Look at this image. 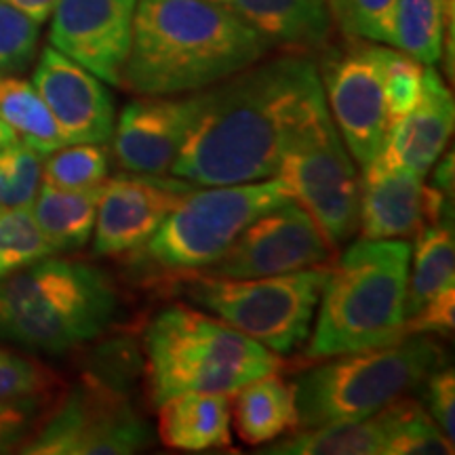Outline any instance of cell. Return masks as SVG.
Segmentation results:
<instances>
[{"label":"cell","instance_id":"cell-1","mask_svg":"<svg viewBox=\"0 0 455 455\" xmlns=\"http://www.w3.org/2000/svg\"><path fill=\"white\" fill-rule=\"evenodd\" d=\"M310 55L261 57L213 87L198 108L171 175L195 186H230L275 178L289 140L325 106Z\"/></svg>","mask_w":455,"mask_h":455},{"label":"cell","instance_id":"cell-2","mask_svg":"<svg viewBox=\"0 0 455 455\" xmlns=\"http://www.w3.org/2000/svg\"><path fill=\"white\" fill-rule=\"evenodd\" d=\"M268 55L228 4L138 0L121 87L150 98L209 89Z\"/></svg>","mask_w":455,"mask_h":455},{"label":"cell","instance_id":"cell-3","mask_svg":"<svg viewBox=\"0 0 455 455\" xmlns=\"http://www.w3.org/2000/svg\"><path fill=\"white\" fill-rule=\"evenodd\" d=\"M118 301L104 270L49 255L0 278V338L64 355L104 335Z\"/></svg>","mask_w":455,"mask_h":455},{"label":"cell","instance_id":"cell-4","mask_svg":"<svg viewBox=\"0 0 455 455\" xmlns=\"http://www.w3.org/2000/svg\"><path fill=\"white\" fill-rule=\"evenodd\" d=\"M411 244L358 238L329 268L318 298L308 358H329L405 338Z\"/></svg>","mask_w":455,"mask_h":455},{"label":"cell","instance_id":"cell-5","mask_svg":"<svg viewBox=\"0 0 455 455\" xmlns=\"http://www.w3.org/2000/svg\"><path fill=\"white\" fill-rule=\"evenodd\" d=\"M144 350L155 407L180 392L232 395L243 384L281 369L276 352L186 304L167 306L152 318Z\"/></svg>","mask_w":455,"mask_h":455},{"label":"cell","instance_id":"cell-6","mask_svg":"<svg viewBox=\"0 0 455 455\" xmlns=\"http://www.w3.org/2000/svg\"><path fill=\"white\" fill-rule=\"evenodd\" d=\"M443 350L426 335H405L384 346L329 356L295 379V403L301 430L333 422L371 418L419 388L443 367Z\"/></svg>","mask_w":455,"mask_h":455},{"label":"cell","instance_id":"cell-7","mask_svg":"<svg viewBox=\"0 0 455 455\" xmlns=\"http://www.w3.org/2000/svg\"><path fill=\"white\" fill-rule=\"evenodd\" d=\"M289 198L276 178L195 188L135 253L164 272H201L215 264L253 220Z\"/></svg>","mask_w":455,"mask_h":455},{"label":"cell","instance_id":"cell-8","mask_svg":"<svg viewBox=\"0 0 455 455\" xmlns=\"http://www.w3.org/2000/svg\"><path fill=\"white\" fill-rule=\"evenodd\" d=\"M327 275L325 266L259 278L198 275L186 283L184 293L268 350L287 355L308 339Z\"/></svg>","mask_w":455,"mask_h":455},{"label":"cell","instance_id":"cell-9","mask_svg":"<svg viewBox=\"0 0 455 455\" xmlns=\"http://www.w3.org/2000/svg\"><path fill=\"white\" fill-rule=\"evenodd\" d=\"M275 178L287 188L291 201L312 215L329 243H344L355 235L361 178L327 104L295 131Z\"/></svg>","mask_w":455,"mask_h":455},{"label":"cell","instance_id":"cell-10","mask_svg":"<svg viewBox=\"0 0 455 455\" xmlns=\"http://www.w3.org/2000/svg\"><path fill=\"white\" fill-rule=\"evenodd\" d=\"M150 424L110 375L76 386L21 443L28 455H131L150 447Z\"/></svg>","mask_w":455,"mask_h":455},{"label":"cell","instance_id":"cell-11","mask_svg":"<svg viewBox=\"0 0 455 455\" xmlns=\"http://www.w3.org/2000/svg\"><path fill=\"white\" fill-rule=\"evenodd\" d=\"M323 51L318 76L329 116L352 161L363 171L378 156L388 129L379 44L350 38L346 47Z\"/></svg>","mask_w":455,"mask_h":455},{"label":"cell","instance_id":"cell-12","mask_svg":"<svg viewBox=\"0 0 455 455\" xmlns=\"http://www.w3.org/2000/svg\"><path fill=\"white\" fill-rule=\"evenodd\" d=\"M331 247L312 215L289 198L253 220L232 247L198 275L220 278L289 275L325 264L331 258Z\"/></svg>","mask_w":455,"mask_h":455},{"label":"cell","instance_id":"cell-13","mask_svg":"<svg viewBox=\"0 0 455 455\" xmlns=\"http://www.w3.org/2000/svg\"><path fill=\"white\" fill-rule=\"evenodd\" d=\"M195 188L175 175L131 171L106 180L100 192L93 251L104 258L138 251Z\"/></svg>","mask_w":455,"mask_h":455},{"label":"cell","instance_id":"cell-14","mask_svg":"<svg viewBox=\"0 0 455 455\" xmlns=\"http://www.w3.org/2000/svg\"><path fill=\"white\" fill-rule=\"evenodd\" d=\"M138 0H57L51 47L112 87H121Z\"/></svg>","mask_w":455,"mask_h":455},{"label":"cell","instance_id":"cell-15","mask_svg":"<svg viewBox=\"0 0 455 455\" xmlns=\"http://www.w3.org/2000/svg\"><path fill=\"white\" fill-rule=\"evenodd\" d=\"M196 108L198 91L171 98L141 95L124 106L110 138L118 164L131 173L171 175Z\"/></svg>","mask_w":455,"mask_h":455},{"label":"cell","instance_id":"cell-16","mask_svg":"<svg viewBox=\"0 0 455 455\" xmlns=\"http://www.w3.org/2000/svg\"><path fill=\"white\" fill-rule=\"evenodd\" d=\"M32 84L38 91L68 144H108L112 138L114 101L95 74L70 57L43 49L34 68Z\"/></svg>","mask_w":455,"mask_h":455},{"label":"cell","instance_id":"cell-17","mask_svg":"<svg viewBox=\"0 0 455 455\" xmlns=\"http://www.w3.org/2000/svg\"><path fill=\"white\" fill-rule=\"evenodd\" d=\"M455 106L435 66L424 68L422 95L409 114L386 129L378 156L386 164L405 167L426 178L435 167L453 133Z\"/></svg>","mask_w":455,"mask_h":455},{"label":"cell","instance_id":"cell-18","mask_svg":"<svg viewBox=\"0 0 455 455\" xmlns=\"http://www.w3.org/2000/svg\"><path fill=\"white\" fill-rule=\"evenodd\" d=\"M358 228L363 238H407L424 224V178L405 167L386 164L379 158L361 171Z\"/></svg>","mask_w":455,"mask_h":455},{"label":"cell","instance_id":"cell-19","mask_svg":"<svg viewBox=\"0 0 455 455\" xmlns=\"http://www.w3.org/2000/svg\"><path fill=\"white\" fill-rule=\"evenodd\" d=\"M266 47L312 55L329 43L333 20L327 0H230L228 4Z\"/></svg>","mask_w":455,"mask_h":455},{"label":"cell","instance_id":"cell-20","mask_svg":"<svg viewBox=\"0 0 455 455\" xmlns=\"http://www.w3.org/2000/svg\"><path fill=\"white\" fill-rule=\"evenodd\" d=\"M158 409V439L178 451H209L230 447V395L180 392Z\"/></svg>","mask_w":455,"mask_h":455},{"label":"cell","instance_id":"cell-21","mask_svg":"<svg viewBox=\"0 0 455 455\" xmlns=\"http://www.w3.org/2000/svg\"><path fill=\"white\" fill-rule=\"evenodd\" d=\"M230 396H235L230 403L235 430L247 445H268L299 426L295 386L276 371L243 384Z\"/></svg>","mask_w":455,"mask_h":455},{"label":"cell","instance_id":"cell-22","mask_svg":"<svg viewBox=\"0 0 455 455\" xmlns=\"http://www.w3.org/2000/svg\"><path fill=\"white\" fill-rule=\"evenodd\" d=\"M100 192L101 186L61 190L43 181L30 212L53 253L76 251L89 243L98 218Z\"/></svg>","mask_w":455,"mask_h":455},{"label":"cell","instance_id":"cell-23","mask_svg":"<svg viewBox=\"0 0 455 455\" xmlns=\"http://www.w3.org/2000/svg\"><path fill=\"white\" fill-rule=\"evenodd\" d=\"M415 238L413 272L407 281L405 321L436 295L455 287L453 228L445 221H426Z\"/></svg>","mask_w":455,"mask_h":455},{"label":"cell","instance_id":"cell-24","mask_svg":"<svg viewBox=\"0 0 455 455\" xmlns=\"http://www.w3.org/2000/svg\"><path fill=\"white\" fill-rule=\"evenodd\" d=\"M386 428L379 413L356 422H333L272 441L261 453L272 455H384Z\"/></svg>","mask_w":455,"mask_h":455},{"label":"cell","instance_id":"cell-25","mask_svg":"<svg viewBox=\"0 0 455 455\" xmlns=\"http://www.w3.org/2000/svg\"><path fill=\"white\" fill-rule=\"evenodd\" d=\"M0 118L21 144L38 155L49 156L51 152L68 146L53 114L34 84L9 74L0 76Z\"/></svg>","mask_w":455,"mask_h":455},{"label":"cell","instance_id":"cell-26","mask_svg":"<svg viewBox=\"0 0 455 455\" xmlns=\"http://www.w3.org/2000/svg\"><path fill=\"white\" fill-rule=\"evenodd\" d=\"M453 4V0H396L392 47L424 66L439 64L447 13L455 9Z\"/></svg>","mask_w":455,"mask_h":455},{"label":"cell","instance_id":"cell-27","mask_svg":"<svg viewBox=\"0 0 455 455\" xmlns=\"http://www.w3.org/2000/svg\"><path fill=\"white\" fill-rule=\"evenodd\" d=\"M378 413L386 428L384 455L453 453V441L415 398H409L407 395L398 396Z\"/></svg>","mask_w":455,"mask_h":455},{"label":"cell","instance_id":"cell-28","mask_svg":"<svg viewBox=\"0 0 455 455\" xmlns=\"http://www.w3.org/2000/svg\"><path fill=\"white\" fill-rule=\"evenodd\" d=\"M104 144H68L51 152L43 164V181L61 190H89L108 180Z\"/></svg>","mask_w":455,"mask_h":455},{"label":"cell","instance_id":"cell-29","mask_svg":"<svg viewBox=\"0 0 455 455\" xmlns=\"http://www.w3.org/2000/svg\"><path fill=\"white\" fill-rule=\"evenodd\" d=\"M53 255V249L38 230L30 207L0 212V278Z\"/></svg>","mask_w":455,"mask_h":455},{"label":"cell","instance_id":"cell-30","mask_svg":"<svg viewBox=\"0 0 455 455\" xmlns=\"http://www.w3.org/2000/svg\"><path fill=\"white\" fill-rule=\"evenodd\" d=\"M379 60H382L386 116H388V124H392L411 112L419 101L424 64H419L405 51L382 47V44H379Z\"/></svg>","mask_w":455,"mask_h":455},{"label":"cell","instance_id":"cell-31","mask_svg":"<svg viewBox=\"0 0 455 455\" xmlns=\"http://www.w3.org/2000/svg\"><path fill=\"white\" fill-rule=\"evenodd\" d=\"M43 184V155L17 141L0 152V209L32 207Z\"/></svg>","mask_w":455,"mask_h":455},{"label":"cell","instance_id":"cell-32","mask_svg":"<svg viewBox=\"0 0 455 455\" xmlns=\"http://www.w3.org/2000/svg\"><path fill=\"white\" fill-rule=\"evenodd\" d=\"M333 24L358 41L392 44L396 0H327Z\"/></svg>","mask_w":455,"mask_h":455},{"label":"cell","instance_id":"cell-33","mask_svg":"<svg viewBox=\"0 0 455 455\" xmlns=\"http://www.w3.org/2000/svg\"><path fill=\"white\" fill-rule=\"evenodd\" d=\"M41 24L0 0V76L30 66L38 49Z\"/></svg>","mask_w":455,"mask_h":455},{"label":"cell","instance_id":"cell-34","mask_svg":"<svg viewBox=\"0 0 455 455\" xmlns=\"http://www.w3.org/2000/svg\"><path fill=\"white\" fill-rule=\"evenodd\" d=\"M55 384V375L30 358L0 348V401L38 398Z\"/></svg>","mask_w":455,"mask_h":455},{"label":"cell","instance_id":"cell-35","mask_svg":"<svg viewBox=\"0 0 455 455\" xmlns=\"http://www.w3.org/2000/svg\"><path fill=\"white\" fill-rule=\"evenodd\" d=\"M426 411L453 441L455 418V375L451 367H439L426 378Z\"/></svg>","mask_w":455,"mask_h":455},{"label":"cell","instance_id":"cell-36","mask_svg":"<svg viewBox=\"0 0 455 455\" xmlns=\"http://www.w3.org/2000/svg\"><path fill=\"white\" fill-rule=\"evenodd\" d=\"M36 398L0 401V453L21 445L26 436L32 435L30 428L36 419Z\"/></svg>","mask_w":455,"mask_h":455},{"label":"cell","instance_id":"cell-37","mask_svg":"<svg viewBox=\"0 0 455 455\" xmlns=\"http://www.w3.org/2000/svg\"><path fill=\"white\" fill-rule=\"evenodd\" d=\"M455 325V287L432 298L422 310L405 321V335L441 333L447 335Z\"/></svg>","mask_w":455,"mask_h":455},{"label":"cell","instance_id":"cell-38","mask_svg":"<svg viewBox=\"0 0 455 455\" xmlns=\"http://www.w3.org/2000/svg\"><path fill=\"white\" fill-rule=\"evenodd\" d=\"M11 7L20 9L21 13L32 17L36 24H44L49 20L51 13H53L57 0H4Z\"/></svg>","mask_w":455,"mask_h":455},{"label":"cell","instance_id":"cell-39","mask_svg":"<svg viewBox=\"0 0 455 455\" xmlns=\"http://www.w3.org/2000/svg\"><path fill=\"white\" fill-rule=\"evenodd\" d=\"M435 188H439L441 192H445V195L451 196V190H453V155L451 152H449V156L439 164V169H436Z\"/></svg>","mask_w":455,"mask_h":455},{"label":"cell","instance_id":"cell-40","mask_svg":"<svg viewBox=\"0 0 455 455\" xmlns=\"http://www.w3.org/2000/svg\"><path fill=\"white\" fill-rule=\"evenodd\" d=\"M17 141H20V140L15 138L13 131H11V129L7 127V124H4L3 118H0V152L7 150V148L17 144Z\"/></svg>","mask_w":455,"mask_h":455},{"label":"cell","instance_id":"cell-41","mask_svg":"<svg viewBox=\"0 0 455 455\" xmlns=\"http://www.w3.org/2000/svg\"><path fill=\"white\" fill-rule=\"evenodd\" d=\"M212 3H218V4H230V0H212Z\"/></svg>","mask_w":455,"mask_h":455},{"label":"cell","instance_id":"cell-42","mask_svg":"<svg viewBox=\"0 0 455 455\" xmlns=\"http://www.w3.org/2000/svg\"><path fill=\"white\" fill-rule=\"evenodd\" d=\"M0 212H3V209H0Z\"/></svg>","mask_w":455,"mask_h":455}]
</instances>
